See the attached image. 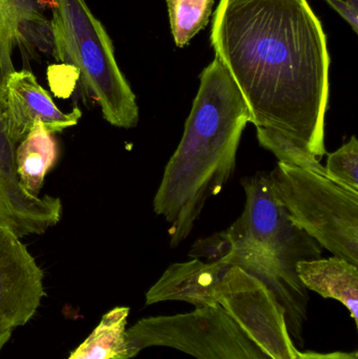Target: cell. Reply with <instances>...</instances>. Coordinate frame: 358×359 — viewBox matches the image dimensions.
Returning a JSON list of instances; mask_svg holds the SVG:
<instances>
[{
	"label": "cell",
	"instance_id": "6da1fadb",
	"mask_svg": "<svg viewBox=\"0 0 358 359\" xmlns=\"http://www.w3.org/2000/svg\"><path fill=\"white\" fill-rule=\"evenodd\" d=\"M210 42L239 88L252 123L285 135L321 161L330 57L307 0H221Z\"/></svg>",
	"mask_w": 358,
	"mask_h": 359
},
{
	"label": "cell",
	"instance_id": "7a4b0ae2",
	"mask_svg": "<svg viewBox=\"0 0 358 359\" xmlns=\"http://www.w3.org/2000/svg\"><path fill=\"white\" fill-rule=\"evenodd\" d=\"M248 123L247 105L216 57L200 75L184 134L153 198V210L170 224L172 248L188 238L208 198L220 194L233 176Z\"/></svg>",
	"mask_w": 358,
	"mask_h": 359
},
{
	"label": "cell",
	"instance_id": "3957f363",
	"mask_svg": "<svg viewBox=\"0 0 358 359\" xmlns=\"http://www.w3.org/2000/svg\"><path fill=\"white\" fill-rule=\"evenodd\" d=\"M52 8L53 56L77 69L105 121L124 130L136 128L140 118L136 95L118 65L104 25L86 0H53Z\"/></svg>",
	"mask_w": 358,
	"mask_h": 359
},
{
	"label": "cell",
	"instance_id": "277c9868",
	"mask_svg": "<svg viewBox=\"0 0 358 359\" xmlns=\"http://www.w3.org/2000/svg\"><path fill=\"white\" fill-rule=\"evenodd\" d=\"M268 175L275 198L294 223L334 257L358 266V192L282 163Z\"/></svg>",
	"mask_w": 358,
	"mask_h": 359
},
{
	"label": "cell",
	"instance_id": "5b68a950",
	"mask_svg": "<svg viewBox=\"0 0 358 359\" xmlns=\"http://www.w3.org/2000/svg\"><path fill=\"white\" fill-rule=\"evenodd\" d=\"M151 347L172 348L195 359H296L298 350L290 341L268 353L220 305L142 318L126 330V358Z\"/></svg>",
	"mask_w": 358,
	"mask_h": 359
},
{
	"label": "cell",
	"instance_id": "8992f818",
	"mask_svg": "<svg viewBox=\"0 0 358 359\" xmlns=\"http://www.w3.org/2000/svg\"><path fill=\"white\" fill-rule=\"evenodd\" d=\"M241 184L245 190V207L228 228L231 233L258 245L296 276L298 263L321 259L319 243L294 223L275 198L268 174L258 172L244 178Z\"/></svg>",
	"mask_w": 358,
	"mask_h": 359
},
{
	"label": "cell",
	"instance_id": "52a82bcc",
	"mask_svg": "<svg viewBox=\"0 0 358 359\" xmlns=\"http://www.w3.org/2000/svg\"><path fill=\"white\" fill-rule=\"evenodd\" d=\"M44 273L12 230L0 225V332L25 326L44 292Z\"/></svg>",
	"mask_w": 358,
	"mask_h": 359
},
{
	"label": "cell",
	"instance_id": "ba28073f",
	"mask_svg": "<svg viewBox=\"0 0 358 359\" xmlns=\"http://www.w3.org/2000/svg\"><path fill=\"white\" fill-rule=\"evenodd\" d=\"M4 94L8 137L15 147L37 122L54 134L77 126L82 117L79 107L71 113L58 109L35 75L27 69H15L8 75Z\"/></svg>",
	"mask_w": 358,
	"mask_h": 359
},
{
	"label": "cell",
	"instance_id": "9c48e42d",
	"mask_svg": "<svg viewBox=\"0 0 358 359\" xmlns=\"http://www.w3.org/2000/svg\"><path fill=\"white\" fill-rule=\"evenodd\" d=\"M230 266L223 262L191 259L165 270L145 295L147 306L162 302H184L195 308L214 307L216 289Z\"/></svg>",
	"mask_w": 358,
	"mask_h": 359
},
{
	"label": "cell",
	"instance_id": "30bf717a",
	"mask_svg": "<svg viewBox=\"0 0 358 359\" xmlns=\"http://www.w3.org/2000/svg\"><path fill=\"white\" fill-rule=\"evenodd\" d=\"M296 272L307 290L343 304L358 326V266L333 255L300 262Z\"/></svg>",
	"mask_w": 358,
	"mask_h": 359
},
{
	"label": "cell",
	"instance_id": "8fae6325",
	"mask_svg": "<svg viewBox=\"0 0 358 359\" xmlns=\"http://www.w3.org/2000/svg\"><path fill=\"white\" fill-rule=\"evenodd\" d=\"M58 157L54 134L37 122L15 149V172L23 191L39 196L46 174L54 168Z\"/></svg>",
	"mask_w": 358,
	"mask_h": 359
},
{
	"label": "cell",
	"instance_id": "7c38bea8",
	"mask_svg": "<svg viewBox=\"0 0 358 359\" xmlns=\"http://www.w3.org/2000/svg\"><path fill=\"white\" fill-rule=\"evenodd\" d=\"M130 308L116 307L101 318L88 339L69 359L126 358V327Z\"/></svg>",
	"mask_w": 358,
	"mask_h": 359
},
{
	"label": "cell",
	"instance_id": "4fadbf2b",
	"mask_svg": "<svg viewBox=\"0 0 358 359\" xmlns=\"http://www.w3.org/2000/svg\"><path fill=\"white\" fill-rule=\"evenodd\" d=\"M174 43L184 48L208 25L214 0H166Z\"/></svg>",
	"mask_w": 358,
	"mask_h": 359
},
{
	"label": "cell",
	"instance_id": "5bb4252c",
	"mask_svg": "<svg viewBox=\"0 0 358 359\" xmlns=\"http://www.w3.org/2000/svg\"><path fill=\"white\" fill-rule=\"evenodd\" d=\"M256 130L259 144L273 153L279 163L328 177L325 166L322 165L321 161L303 145L277 130L264 128H256Z\"/></svg>",
	"mask_w": 358,
	"mask_h": 359
},
{
	"label": "cell",
	"instance_id": "9a60e30c",
	"mask_svg": "<svg viewBox=\"0 0 358 359\" xmlns=\"http://www.w3.org/2000/svg\"><path fill=\"white\" fill-rule=\"evenodd\" d=\"M325 168L328 178L358 192V142L355 136L328 156Z\"/></svg>",
	"mask_w": 358,
	"mask_h": 359
},
{
	"label": "cell",
	"instance_id": "2e32d148",
	"mask_svg": "<svg viewBox=\"0 0 358 359\" xmlns=\"http://www.w3.org/2000/svg\"><path fill=\"white\" fill-rule=\"evenodd\" d=\"M233 249V240L228 230L216 232L195 241L188 252L191 259H206L209 263L222 262Z\"/></svg>",
	"mask_w": 358,
	"mask_h": 359
},
{
	"label": "cell",
	"instance_id": "e0dca14e",
	"mask_svg": "<svg viewBox=\"0 0 358 359\" xmlns=\"http://www.w3.org/2000/svg\"><path fill=\"white\" fill-rule=\"evenodd\" d=\"M338 14H340L352 27L354 33L358 29V0H324Z\"/></svg>",
	"mask_w": 358,
	"mask_h": 359
},
{
	"label": "cell",
	"instance_id": "ac0fdd59",
	"mask_svg": "<svg viewBox=\"0 0 358 359\" xmlns=\"http://www.w3.org/2000/svg\"><path fill=\"white\" fill-rule=\"evenodd\" d=\"M296 359H358V352H330L319 353L313 351H300L296 350Z\"/></svg>",
	"mask_w": 358,
	"mask_h": 359
},
{
	"label": "cell",
	"instance_id": "d6986e66",
	"mask_svg": "<svg viewBox=\"0 0 358 359\" xmlns=\"http://www.w3.org/2000/svg\"><path fill=\"white\" fill-rule=\"evenodd\" d=\"M12 332L13 330H6L0 332V353H1L4 346L10 341L11 337H12Z\"/></svg>",
	"mask_w": 358,
	"mask_h": 359
}]
</instances>
